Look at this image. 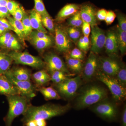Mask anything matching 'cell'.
<instances>
[{
    "label": "cell",
    "instance_id": "6da1fadb",
    "mask_svg": "<svg viewBox=\"0 0 126 126\" xmlns=\"http://www.w3.org/2000/svg\"><path fill=\"white\" fill-rule=\"evenodd\" d=\"M70 107L69 103L64 106L48 103L40 106H33L31 104L23 114L21 121L24 125L27 122L33 120H46L64 114L70 109Z\"/></svg>",
    "mask_w": 126,
    "mask_h": 126
},
{
    "label": "cell",
    "instance_id": "7a4b0ae2",
    "mask_svg": "<svg viewBox=\"0 0 126 126\" xmlns=\"http://www.w3.org/2000/svg\"><path fill=\"white\" fill-rule=\"evenodd\" d=\"M9 109L7 115L4 118L6 126H12L14 119L23 115L30 105V99L20 95L7 96Z\"/></svg>",
    "mask_w": 126,
    "mask_h": 126
},
{
    "label": "cell",
    "instance_id": "3957f363",
    "mask_svg": "<svg viewBox=\"0 0 126 126\" xmlns=\"http://www.w3.org/2000/svg\"><path fill=\"white\" fill-rule=\"evenodd\" d=\"M103 88L97 86H91L84 90L77 98L76 107L78 109L86 108L97 103L107 96Z\"/></svg>",
    "mask_w": 126,
    "mask_h": 126
},
{
    "label": "cell",
    "instance_id": "277c9868",
    "mask_svg": "<svg viewBox=\"0 0 126 126\" xmlns=\"http://www.w3.org/2000/svg\"><path fill=\"white\" fill-rule=\"evenodd\" d=\"M96 74L97 78L107 86L115 101H121L126 98V88L122 86L117 79L105 74L100 70Z\"/></svg>",
    "mask_w": 126,
    "mask_h": 126
},
{
    "label": "cell",
    "instance_id": "5b68a950",
    "mask_svg": "<svg viewBox=\"0 0 126 126\" xmlns=\"http://www.w3.org/2000/svg\"><path fill=\"white\" fill-rule=\"evenodd\" d=\"M7 54L16 64L28 65L37 69H41L45 67L44 61L42 59L26 52H22L12 50Z\"/></svg>",
    "mask_w": 126,
    "mask_h": 126
},
{
    "label": "cell",
    "instance_id": "8992f818",
    "mask_svg": "<svg viewBox=\"0 0 126 126\" xmlns=\"http://www.w3.org/2000/svg\"><path fill=\"white\" fill-rule=\"evenodd\" d=\"M82 83L80 76L72 78H67L55 84L56 90L60 95L64 98H69L74 96Z\"/></svg>",
    "mask_w": 126,
    "mask_h": 126
},
{
    "label": "cell",
    "instance_id": "52a82bcc",
    "mask_svg": "<svg viewBox=\"0 0 126 126\" xmlns=\"http://www.w3.org/2000/svg\"><path fill=\"white\" fill-rule=\"evenodd\" d=\"M5 76L19 90L20 95L30 100L36 96V87L31 81H19L12 75L10 69L4 74Z\"/></svg>",
    "mask_w": 126,
    "mask_h": 126
},
{
    "label": "cell",
    "instance_id": "ba28073f",
    "mask_svg": "<svg viewBox=\"0 0 126 126\" xmlns=\"http://www.w3.org/2000/svg\"><path fill=\"white\" fill-rule=\"evenodd\" d=\"M93 110L97 115L108 121H114L117 117L116 108L114 104L109 102L99 103L94 106Z\"/></svg>",
    "mask_w": 126,
    "mask_h": 126
},
{
    "label": "cell",
    "instance_id": "9c48e42d",
    "mask_svg": "<svg viewBox=\"0 0 126 126\" xmlns=\"http://www.w3.org/2000/svg\"><path fill=\"white\" fill-rule=\"evenodd\" d=\"M44 61L47 71L50 74L55 71H60L67 74H70L65 63L59 56L53 53L45 55Z\"/></svg>",
    "mask_w": 126,
    "mask_h": 126
},
{
    "label": "cell",
    "instance_id": "30bf717a",
    "mask_svg": "<svg viewBox=\"0 0 126 126\" xmlns=\"http://www.w3.org/2000/svg\"><path fill=\"white\" fill-rule=\"evenodd\" d=\"M91 52L99 53L105 45L106 35L103 30L97 25L91 26Z\"/></svg>",
    "mask_w": 126,
    "mask_h": 126
},
{
    "label": "cell",
    "instance_id": "8fae6325",
    "mask_svg": "<svg viewBox=\"0 0 126 126\" xmlns=\"http://www.w3.org/2000/svg\"><path fill=\"white\" fill-rule=\"evenodd\" d=\"M54 31L56 49L60 52H67L71 48L72 43L67 32L59 26H56Z\"/></svg>",
    "mask_w": 126,
    "mask_h": 126
},
{
    "label": "cell",
    "instance_id": "7c38bea8",
    "mask_svg": "<svg viewBox=\"0 0 126 126\" xmlns=\"http://www.w3.org/2000/svg\"><path fill=\"white\" fill-rule=\"evenodd\" d=\"M98 65L100 67V71L112 77L116 76L121 68L116 61L108 58L100 57L98 60Z\"/></svg>",
    "mask_w": 126,
    "mask_h": 126
},
{
    "label": "cell",
    "instance_id": "4fadbf2b",
    "mask_svg": "<svg viewBox=\"0 0 126 126\" xmlns=\"http://www.w3.org/2000/svg\"><path fill=\"white\" fill-rule=\"evenodd\" d=\"M98 65L96 55L91 51L84 68L83 77L85 80L89 81L93 78L96 74Z\"/></svg>",
    "mask_w": 126,
    "mask_h": 126
},
{
    "label": "cell",
    "instance_id": "5bb4252c",
    "mask_svg": "<svg viewBox=\"0 0 126 126\" xmlns=\"http://www.w3.org/2000/svg\"><path fill=\"white\" fill-rule=\"evenodd\" d=\"M79 13L83 21L88 23L91 26L97 25L96 13L92 6L83 5L80 7Z\"/></svg>",
    "mask_w": 126,
    "mask_h": 126
},
{
    "label": "cell",
    "instance_id": "9a60e30c",
    "mask_svg": "<svg viewBox=\"0 0 126 126\" xmlns=\"http://www.w3.org/2000/svg\"><path fill=\"white\" fill-rule=\"evenodd\" d=\"M0 94L6 97L20 95L18 89L10 82L4 74L0 75Z\"/></svg>",
    "mask_w": 126,
    "mask_h": 126
},
{
    "label": "cell",
    "instance_id": "2e32d148",
    "mask_svg": "<svg viewBox=\"0 0 126 126\" xmlns=\"http://www.w3.org/2000/svg\"><path fill=\"white\" fill-rule=\"evenodd\" d=\"M104 46L108 54L113 55L117 53L118 50L117 36L116 33L114 32L109 31L108 32Z\"/></svg>",
    "mask_w": 126,
    "mask_h": 126
},
{
    "label": "cell",
    "instance_id": "e0dca14e",
    "mask_svg": "<svg viewBox=\"0 0 126 126\" xmlns=\"http://www.w3.org/2000/svg\"><path fill=\"white\" fill-rule=\"evenodd\" d=\"M80 7L78 5L75 4H68L64 6L56 16V20H64L69 16H73L79 11Z\"/></svg>",
    "mask_w": 126,
    "mask_h": 126
},
{
    "label": "cell",
    "instance_id": "ac0fdd59",
    "mask_svg": "<svg viewBox=\"0 0 126 126\" xmlns=\"http://www.w3.org/2000/svg\"><path fill=\"white\" fill-rule=\"evenodd\" d=\"M29 17L33 29L47 33V31L42 24L41 16L40 14L33 9L30 11Z\"/></svg>",
    "mask_w": 126,
    "mask_h": 126
},
{
    "label": "cell",
    "instance_id": "d6986e66",
    "mask_svg": "<svg viewBox=\"0 0 126 126\" xmlns=\"http://www.w3.org/2000/svg\"><path fill=\"white\" fill-rule=\"evenodd\" d=\"M12 76L19 81H30L31 79V72L27 69L23 67L14 68L10 69Z\"/></svg>",
    "mask_w": 126,
    "mask_h": 126
},
{
    "label": "cell",
    "instance_id": "ffe728a7",
    "mask_svg": "<svg viewBox=\"0 0 126 126\" xmlns=\"http://www.w3.org/2000/svg\"><path fill=\"white\" fill-rule=\"evenodd\" d=\"M36 87L43 86L51 81L50 75L46 70H42L35 72L32 75Z\"/></svg>",
    "mask_w": 126,
    "mask_h": 126
},
{
    "label": "cell",
    "instance_id": "44dd1931",
    "mask_svg": "<svg viewBox=\"0 0 126 126\" xmlns=\"http://www.w3.org/2000/svg\"><path fill=\"white\" fill-rule=\"evenodd\" d=\"M13 62L7 53L0 51V75L4 74L10 69Z\"/></svg>",
    "mask_w": 126,
    "mask_h": 126
},
{
    "label": "cell",
    "instance_id": "7402d4cb",
    "mask_svg": "<svg viewBox=\"0 0 126 126\" xmlns=\"http://www.w3.org/2000/svg\"><path fill=\"white\" fill-rule=\"evenodd\" d=\"M9 23L13 28L14 31L16 34L21 41L25 39L24 28L21 21L16 20L13 17L9 16L7 18Z\"/></svg>",
    "mask_w": 126,
    "mask_h": 126
},
{
    "label": "cell",
    "instance_id": "603a6c76",
    "mask_svg": "<svg viewBox=\"0 0 126 126\" xmlns=\"http://www.w3.org/2000/svg\"><path fill=\"white\" fill-rule=\"evenodd\" d=\"M38 90L43 94L46 100L59 99L61 98V97L57 91L52 87H42Z\"/></svg>",
    "mask_w": 126,
    "mask_h": 126
},
{
    "label": "cell",
    "instance_id": "cb8c5ba5",
    "mask_svg": "<svg viewBox=\"0 0 126 126\" xmlns=\"http://www.w3.org/2000/svg\"><path fill=\"white\" fill-rule=\"evenodd\" d=\"M116 33L117 36L118 49L122 54H124L126 51V32L122 30L117 26Z\"/></svg>",
    "mask_w": 126,
    "mask_h": 126
},
{
    "label": "cell",
    "instance_id": "d4e9b609",
    "mask_svg": "<svg viewBox=\"0 0 126 126\" xmlns=\"http://www.w3.org/2000/svg\"><path fill=\"white\" fill-rule=\"evenodd\" d=\"M65 60L68 67L73 72L79 73L82 71V61L72 58L69 56L66 57Z\"/></svg>",
    "mask_w": 126,
    "mask_h": 126
},
{
    "label": "cell",
    "instance_id": "484cf974",
    "mask_svg": "<svg viewBox=\"0 0 126 126\" xmlns=\"http://www.w3.org/2000/svg\"><path fill=\"white\" fill-rule=\"evenodd\" d=\"M21 21L23 24L24 28L25 38L29 36L33 30L30 21L29 15H28L26 13L25 14Z\"/></svg>",
    "mask_w": 126,
    "mask_h": 126
},
{
    "label": "cell",
    "instance_id": "4316f807",
    "mask_svg": "<svg viewBox=\"0 0 126 126\" xmlns=\"http://www.w3.org/2000/svg\"><path fill=\"white\" fill-rule=\"evenodd\" d=\"M32 44L39 50L45 49L49 47L53 43L52 40H31Z\"/></svg>",
    "mask_w": 126,
    "mask_h": 126
},
{
    "label": "cell",
    "instance_id": "83f0119b",
    "mask_svg": "<svg viewBox=\"0 0 126 126\" xmlns=\"http://www.w3.org/2000/svg\"><path fill=\"white\" fill-rule=\"evenodd\" d=\"M41 20L43 26L51 32L55 31L54 24L53 20L49 15L41 16Z\"/></svg>",
    "mask_w": 126,
    "mask_h": 126
},
{
    "label": "cell",
    "instance_id": "f1b7e54d",
    "mask_svg": "<svg viewBox=\"0 0 126 126\" xmlns=\"http://www.w3.org/2000/svg\"><path fill=\"white\" fill-rule=\"evenodd\" d=\"M66 32L70 39L75 43L78 40L81 35L80 30L77 27L70 26L67 29Z\"/></svg>",
    "mask_w": 126,
    "mask_h": 126
},
{
    "label": "cell",
    "instance_id": "f546056e",
    "mask_svg": "<svg viewBox=\"0 0 126 126\" xmlns=\"http://www.w3.org/2000/svg\"><path fill=\"white\" fill-rule=\"evenodd\" d=\"M83 20L81 18L79 11L72 16L69 20V24L71 27H79L82 26Z\"/></svg>",
    "mask_w": 126,
    "mask_h": 126
},
{
    "label": "cell",
    "instance_id": "4dcf8cb0",
    "mask_svg": "<svg viewBox=\"0 0 126 126\" xmlns=\"http://www.w3.org/2000/svg\"><path fill=\"white\" fill-rule=\"evenodd\" d=\"M29 37L30 40L52 39L51 37L48 35L47 33L37 30L33 31Z\"/></svg>",
    "mask_w": 126,
    "mask_h": 126
},
{
    "label": "cell",
    "instance_id": "1f68e13d",
    "mask_svg": "<svg viewBox=\"0 0 126 126\" xmlns=\"http://www.w3.org/2000/svg\"><path fill=\"white\" fill-rule=\"evenodd\" d=\"M5 47L14 51H18L21 48L20 44L15 36L12 35Z\"/></svg>",
    "mask_w": 126,
    "mask_h": 126
},
{
    "label": "cell",
    "instance_id": "d6a6232c",
    "mask_svg": "<svg viewBox=\"0 0 126 126\" xmlns=\"http://www.w3.org/2000/svg\"><path fill=\"white\" fill-rule=\"evenodd\" d=\"M34 9L41 16L48 15L49 14L46 9L43 0H34Z\"/></svg>",
    "mask_w": 126,
    "mask_h": 126
},
{
    "label": "cell",
    "instance_id": "836d02e7",
    "mask_svg": "<svg viewBox=\"0 0 126 126\" xmlns=\"http://www.w3.org/2000/svg\"><path fill=\"white\" fill-rule=\"evenodd\" d=\"M90 45V41L88 37L83 36L79 39L78 45L79 49L84 51L87 52L88 49Z\"/></svg>",
    "mask_w": 126,
    "mask_h": 126
},
{
    "label": "cell",
    "instance_id": "e575fe53",
    "mask_svg": "<svg viewBox=\"0 0 126 126\" xmlns=\"http://www.w3.org/2000/svg\"><path fill=\"white\" fill-rule=\"evenodd\" d=\"M117 79L122 86L126 88V68H120L117 73Z\"/></svg>",
    "mask_w": 126,
    "mask_h": 126
},
{
    "label": "cell",
    "instance_id": "d590c367",
    "mask_svg": "<svg viewBox=\"0 0 126 126\" xmlns=\"http://www.w3.org/2000/svg\"><path fill=\"white\" fill-rule=\"evenodd\" d=\"M18 2L14 0H8L6 7L10 15L13 16L16 11L20 6Z\"/></svg>",
    "mask_w": 126,
    "mask_h": 126
},
{
    "label": "cell",
    "instance_id": "8d00e7d4",
    "mask_svg": "<svg viewBox=\"0 0 126 126\" xmlns=\"http://www.w3.org/2000/svg\"><path fill=\"white\" fill-rule=\"evenodd\" d=\"M69 56L72 58L79 60L82 61L84 59V55L83 52L77 48H75L72 50Z\"/></svg>",
    "mask_w": 126,
    "mask_h": 126
},
{
    "label": "cell",
    "instance_id": "74e56055",
    "mask_svg": "<svg viewBox=\"0 0 126 126\" xmlns=\"http://www.w3.org/2000/svg\"><path fill=\"white\" fill-rule=\"evenodd\" d=\"M26 13V12L25 11L24 7L20 6L12 16L14 19L16 20L21 21Z\"/></svg>",
    "mask_w": 126,
    "mask_h": 126
},
{
    "label": "cell",
    "instance_id": "f35d334b",
    "mask_svg": "<svg viewBox=\"0 0 126 126\" xmlns=\"http://www.w3.org/2000/svg\"><path fill=\"white\" fill-rule=\"evenodd\" d=\"M12 35V34L8 32L0 35V46L5 47Z\"/></svg>",
    "mask_w": 126,
    "mask_h": 126
},
{
    "label": "cell",
    "instance_id": "ab89813d",
    "mask_svg": "<svg viewBox=\"0 0 126 126\" xmlns=\"http://www.w3.org/2000/svg\"><path fill=\"white\" fill-rule=\"evenodd\" d=\"M117 19L118 26L122 30L126 32V16L122 14H118L117 16Z\"/></svg>",
    "mask_w": 126,
    "mask_h": 126
},
{
    "label": "cell",
    "instance_id": "60d3db41",
    "mask_svg": "<svg viewBox=\"0 0 126 126\" xmlns=\"http://www.w3.org/2000/svg\"><path fill=\"white\" fill-rule=\"evenodd\" d=\"M116 17V15L114 12L112 11H107L106 19L104 20L107 25H110L113 23Z\"/></svg>",
    "mask_w": 126,
    "mask_h": 126
},
{
    "label": "cell",
    "instance_id": "b9f144b4",
    "mask_svg": "<svg viewBox=\"0 0 126 126\" xmlns=\"http://www.w3.org/2000/svg\"><path fill=\"white\" fill-rule=\"evenodd\" d=\"M68 75L65 73L60 71H55L52 72L50 74V78L51 81L53 82L55 79L59 78L68 76Z\"/></svg>",
    "mask_w": 126,
    "mask_h": 126
},
{
    "label": "cell",
    "instance_id": "7bdbcfd3",
    "mask_svg": "<svg viewBox=\"0 0 126 126\" xmlns=\"http://www.w3.org/2000/svg\"><path fill=\"white\" fill-rule=\"evenodd\" d=\"M82 31L84 35L88 37L91 32V26L90 24L83 21L82 25Z\"/></svg>",
    "mask_w": 126,
    "mask_h": 126
},
{
    "label": "cell",
    "instance_id": "ee69618b",
    "mask_svg": "<svg viewBox=\"0 0 126 126\" xmlns=\"http://www.w3.org/2000/svg\"><path fill=\"white\" fill-rule=\"evenodd\" d=\"M0 25L8 31H14L13 28L9 23L8 20L5 18H0Z\"/></svg>",
    "mask_w": 126,
    "mask_h": 126
},
{
    "label": "cell",
    "instance_id": "f6af8a7d",
    "mask_svg": "<svg viewBox=\"0 0 126 126\" xmlns=\"http://www.w3.org/2000/svg\"><path fill=\"white\" fill-rule=\"evenodd\" d=\"M107 11L104 9L99 10L96 13L97 19L100 21L105 20Z\"/></svg>",
    "mask_w": 126,
    "mask_h": 126
},
{
    "label": "cell",
    "instance_id": "bcb514c9",
    "mask_svg": "<svg viewBox=\"0 0 126 126\" xmlns=\"http://www.w3.org/2000/svg\"><path fill=\"white\" fill-rule=\"evenodd\" d=\"M10 16V13L6 6H0V18H5Z\"/></svg>",
    "mask_w": 126,
    "mask_h": 126
},
{
    "label": "cell",
    "instance_id": "7dc6e473",
    "mask_svg": "<svg viewBox=\"0 0 126 126\" xmlns=\"http://www.w3.org/2000/svg\"><path fill=\"white\" fill-rule=\"evenodd\" d=\"M121 126H126V107L124 106L121 117Z\"/></svg>",
    "mask_w": 126,
    "mask_h": 126
},
{
    "label": "cell",
    "instance_id": "c3c4849f",
    "mask_svg": "<svg viewBox=\"0 0 126 126\" xmlns=\"http://www.w3.org/2000/svg\"><path fill=\"white\" fill-rule=\"evenodd\" d=\"M37 126H47V122L45 119H39L35 120Z\"/></svg>",
    "mask_w": 126,
    "mask_h": 126
},
{
    "label": "cell",
    "instance_id": "681fc988",
    "mask_svg": "<svg viewBox=\"0 0 126 126\" xmlns=\"http://www.w3.org/2000/svg\"><path fill=\"white\" fill-rule=\"evenodd\" d=\"M25 126H37L35 121L33 120L27 122L24 125Z\"/></svg>",
    "mask_w": 126,
    "mask_h": 126
},
{
    "label": "cell",
    "instance_id": "f907efd6",
    "mask_svg": "<svg viewBox=\"0 0 126 126\" xmlns=\"http://www.w3.org/2000/svg\"><path fill=\"white\" fill-rule=\"evenodd\" d=\"M8 31L5 28L0 25V35H1L2 34Z\"/></svg>",
    "mask_w": 126,
    "mask_h": 126
},
{
    "label": "cell",
    "instance_id": "816d5d0a",
    "mask_svg": "<svg viewBox=\"0 0 126 126\" xmlns=\"http://www.w3.org/2000/svg\"><path fill=\"white\" fill-rule=\"evenodd\" d=\"M8 0H0V6H6Z\"/></svg>",
    "mask_w": 126,
    "mask_h": 126
}]
</instances>
